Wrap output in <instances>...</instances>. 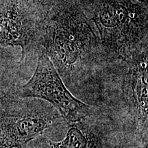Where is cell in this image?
Segmentation results:
<instances>
[{"label": "cell", "instance_id": "9", "mask_svg": "<svg viewBox=\"0 0 148 148\" xmlns=\"http://www.w3.org/2000/svg\"><path fill=\"white\" fill-rule=\"evenodd\" d=\"M23 148H35V147L32 145V143H29L26 146H25V147H24Z\"/></svg>", "mask_w": 148, "mask_h": 148}, {"label": "cell", "instance_id": "2", "mask_svg": "<svg viewBox=\"0 0 148 148\" xmlns=\"http://www.w3.org/2000/svg\"><path fill=\"white\" fill-rule=\"evenodd\" d=\"M101 46L124 60L147 46V4L137 0H99L92 17Z\"/></svg>", "mask_w": 148, "mask_h": 148}, {"label": "cell", "instance_id": "4", "mask_svg": "<svg viewBox=\"0 0 148 148\" xmlns=\"http://www.w3.org/2000/svg\"><path fill=\"white\" fill-rule=\"evenodd\" d=\"M16 95L20 98L46 101L69 123L81 121L91 112V107L72 95L47 55L38 51L35 71L25 84L19 85Z\"/></svg>", "mask_w": 148, "mask_h": 148}, {"label": "cell", "instance_id": "8", "mask_svg": "<svg viewBox=\"0 0 148 148\" xmlns=\"http://www.w3.org/2000/svg\"><path fill=\"white\" fill-rule=\"evenodd\" d=\"M14 78V73L6 64L0 60V104L17 97L16 95L18 86Z\"/></svg>", "mask_w": 148, "mask_h": 148}, {"label": "cell", "instance_id": "7", "mask_svg": "<svg viewBox=\"0 0 148 148\" xmlns=\"http://www.w3.org/2000/svg\"><path fill=\"white\" fill-rule=\"evenodd\" d=\"M65 137L60 141L38 137L30 143L35 148H100L89 125L81 121L69 123Z\"/></svg>", "mask_w": 148, "mask_h": 148}, {"label": "cell", "instance_id": "5", "mask_svg": "<svg viewBox=\"0 0 148 148\" xmlns=\"http://www.w3.org/2000/svg\"><path fill=\"white\" fill-rule=\"evenodd\" d=\"M45 14L40 0H0V45L21 47L18 63L39 47Z\"/></svg>", "mask_w": 148, "mask_h": 148}, {"label": "cell", "instance_id": "1", "mask_svg": "<svg viewBox=\"0 0 148 148\" xmlns=\"http://www.w3.org/2000/svg\"><path fill=\"white\" fill-rule=\"evenodd\" d=\"M97 43L88 18L74 1H61L45 10L39 47L60 77L69 79L80 73Z\"/></svg>", "mask_w": 148, "mask_h": 148}, {"label": "cell", "instance_id": "10", "mask_svg": "<svg viewBox=\"0 0 148 148\" xmlns=\"http://www.w3.org/2000/svg\"><path fill=\"white\" fill-rule=\"evenodd\" d=\"M137 1H140V2L143 3H145V4H147V0H137Z\"/></svg>", "mask_w": 148, "mask_h": 148}, {"label": "cell", "instance_id": "3", "mask_svg": "<svg viewBox=\"0 0 148 148\" xmlns=\"http://www.w3.org/2000/svg\"><path fill=\"white\" fill-rule=\"evenodd\" d=\"M62 119L54 107L41 99H9L0 104V148H23Z\"/></svg>", "mask_w": 148, "mask_h": 148}, {"label": "cell", "instance_id": "6", "mask_svg": "<svg viewBox=\"0 0 148 148\" xmlns=\"http://www.w3.org/2000/svg\"><path fill=\"white\" fill-rule=\"evenodd\" d=\"M124 61L128 70L123 79V98L139 136L140 148H147V46L135 51Z\"/></svg>", "mask_w": 148, "mask_h": 148}]
</instances>
